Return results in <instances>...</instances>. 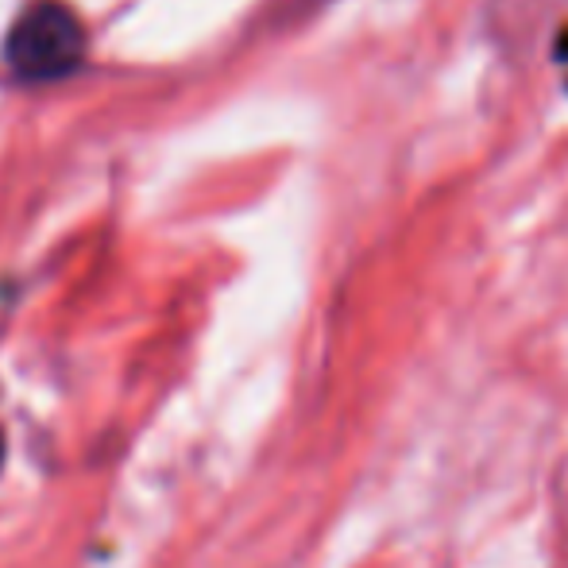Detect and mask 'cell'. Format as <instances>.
Here are the masks:
<instances>
[{"label":"cell","instance_id":"cell-2","mask_svg":"<svg viewBox=\"0 0 568 568\" xmlns=\"http://www.w3.org/2000/svg\"><path fill=\"white\" fill-rule=\"evenodd\" d=\"M0 456H4V442H0Z\"/></svg>","mask_w":568,"mask_h":568},{"label":"cell","instance_id":"cell-1","mask_svg":"<svg viewBox=\"0 0 568 568\" xmlns=\"http://www.w3.org/2000/svg\"><path fill=\"white\" fill-rule=\"evenodd\" d=\"M90 39L78 12L59 0H36L16 16L4 39L8 70L23 82H54L82 67Z\"/></svg>","mask_w":568,"mask_h":568}]
</instances>
